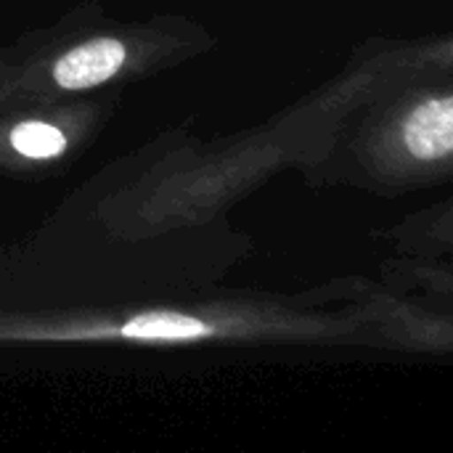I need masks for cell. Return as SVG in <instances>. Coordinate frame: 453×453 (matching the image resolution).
Returning a JSON list of instances; mask_svg holds the SVG:
<instances>
[{"instance_id":"1","label":"cell","mask_w":453,"mask_h":453,"mask_svg":"<svg viewBox=\"0 0 453 453\" xmlns=\"http://www.w3.org/2000/svg\"><path fill=\"white\" fill-rule=\"evenodd\" d=\"M122 64L125 45L111 37H101L64 53L53 66V80L66 90H82L114 77L122 69Z\"/></svg>"},{"instance_id":"2","label":"cell","mask_w":453,"mask_h":453,"mask_svg":"<svg viewBox=\"0 0 453 453\" xmlns=\"http://www.w3.org/2000/svg\"><path fill=\"white\" fill-rule=\"evenodd\" d=\"M406 149L422 159H443L453 149V98L441 96L417 106L403 122Z\"/></svg>"},{"instance_id":"3","label":"cell","mask_w":453,"mask_h":453,"mask_svg":"<svg viewBox=\"0 0 453 453\" xmlns=\"http://www.w3.org/2000/svg\"><path fill=\"white\" fill-rule=\"evenodd\" d=\"M125 337H141V340H188V337H204L212 334V329L202 321L186 319V316H170V313H151L141 316L119 329Z\"/></svg>"},{"instance_id":"4","label":"cell","mask_w":453,"mask_h":453,"mask_svg":"<svg viewBox=\"0 0 453 453\" xmlns=\"http://www.w3.org/2000/svg\"><path fill=\"white\" fill-rule=\"evenodd\" d=\"M11 146L27 159H50L66 149V135L45 122H21L11 130Z\"/></svg>"}]
</instances>
